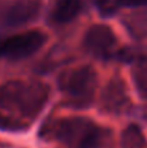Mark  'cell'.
Segmentation results:
<instances>
[{
	"instance_id": "6",
	"label": "cell",
	"mask_w": 147,
	"mask_h": 148,
	"mask_svg": "<svg viewBox=\"0 0 147 148\" xmlns=\"http://www.w3.org/2000/svg\"><path fill=\"white\" fill-rule=\"evenodd\" d=\"M43 0H14L4 16V23L10 27L34 21L41 12Z\"/></svg>"
},
{
	"instance_id": "7",
	"label": "cell",
	"mask_w": 147,
	"mask_h": 148,
	"mask_svg": "<svg viewBox=\"0 0 147 148\" xmlns=\"http://www.w3.org/2000/svg\"><path fill=\"white\" fill-rule=\"evenodd\" d=\"M103 108L111 113H122L130 107V100L124 83L120 79H112L103 94Z\"/></svg>"
},
{
	"instance_id": "4",
	"label": "cell",
	"mask_w": 147,
	"mask_h": 148,
	"mask_svg": "<svg viewBox=\"0 0 147 148\" xmlns=\"http://www.w3.org/2000/svg\"><path fill=\"white\" fill-rule=\"evenodd\" d=\"M47 35L39 30H27L5 39H0V57L9 61H20L35 55L44 43Z\"/></svg>"
},
{
	"instance_id": "5",
	"label": "cell",
	"mask_w": 147,
	"mask_h": 148,
	"mask_svg": "<svg viewBox=\"0 0 147 148\" xmlns=\"http://www.w3.org/2000/svg\"><path fill=\"white\" fill-rule=\"evenodd\" d=\"M117 39L111 27L107 25H94L83 36L85 49L98 59L108 60L116 56Z\"/></svg>"
},
{
	"instance_id": "11",
	"label": "cell",
	"mask_w": 147,
	"mask_h": 148,
	"mask_svg": "<svg viewBox=\"0 0 147 148\" xmlns=\"http://www.w3.org/2000/svg\"><path fill=\"white\" fill-rule=\"evenodd\" d=\"M0 129H4V130H16V129H18V126L13 121H10L8 117H5V116H3L0 113Z\"/></svg>"
},
{
	"instance_id": "10",
	"label": "cell",
	"mask_w": 147,
	"mask_h": 148,
	"mask_svg": "<svg viewBox=\"0 0 147 148\" xmlns=\"http://www.w3.org/2000/svg\"><path fill=\"white\" fill-rule=\"evenodd\" d=\"M121 148H146V139L137 125H129L121 135Z\"/></svg>"
},
{
	"instance_id": "2",
	"label": "cell",
	"mask_w": 147,
	"mask_h": 148,
	"mask_svg": "<svg viewBox=\"0 0 147 148\" xmlns=\"http://www.w3.org/2000/svg\"><path fill=\"white\" fill-rule=\"evenodd\" d=\"M48 87L38 81H10L0 86V107L35 118L48 100Z\"/></svg>"
},
{
	"instance_id": "3",
	"label": "cell",
	"mask_w": 147,
	"mask_h": 148,
	"mask_svg": "<svg viewBox=\"0 0 147 148\" xmlns=\"http://www.w3.org/2000/svg\"><path fill=\"white\" fill-rule=\"evenodd\" d=\"M98 84L95 69L89 65L74 68L61 74L59 86L68 101L74 108H86L91 104Z\"/></svg>"
},
{
	"instance_id": "9",
	"label": "cell",
	"mask_w": 147,
	"mask_h": 148,
	"mask_svg": "<svg viewBox=\"0 0 147 148\" xmlns=\"http://www.w3.org/2000/svg\"><path fill=\"white\" fill-rule=\"evenodd\" d=\"M132 77L139 96L147 100V55H142L134 60Z\"/></svg>"
},
{
	"instance_id": "1",
	"label": "cell",
	"mask_w": 147,
	"mask_h": 148,
	"mask_svg": "<svg viewBox=\"0 0 147 148\" xmlns=\"http://www.w3.org/2000/svg\"><path fill=\"white\" fill-rule=\"evenodd\" d=\"M51 135L67 148H113L112 131L86 117L56 121L51 126Z\"/></svg>"
},
{
	"instance_id": "8",
	"label": "cell",
	"mask_w": 147,
	"mask_h": 148,
	"mask_svg": "<svg viewBox=\"0 0 147 148\" xmlns=\"http://www.w3.org/2000/svg\"><path fill=\"white\" fill-rule=\"evenodd\" d=\"M82 9L81 0H55L49 18L54 23H67L74 20Z\"/></svg>"
}]
</instances>
